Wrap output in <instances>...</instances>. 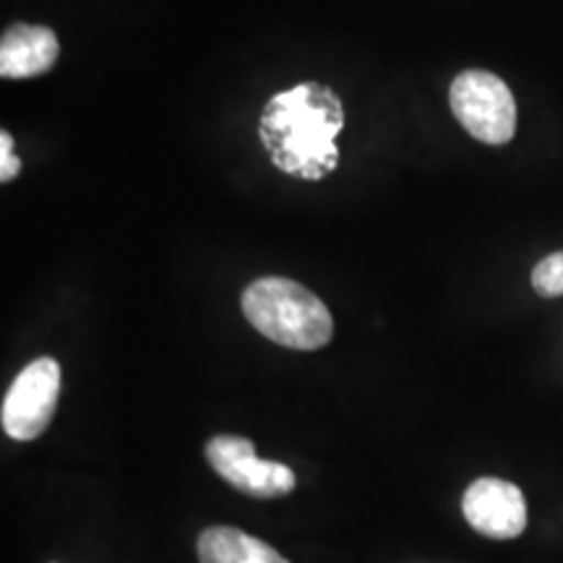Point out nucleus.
<instances>
[{
    "mask_svg": "<svg viewBox=\"0 0 563 563\" xmlns=\"http://www.w3.org/2000/svg\"><path fill=\"white\" fill-rule=\"evenodd\" d=\"M342 129L344 108L336 91L321 81H302L266 102L258 139L277 170L316 183L340 167Z\"/></svg>",
    "mask_w": 563,
    "mask_h": 563,
    "instance_id": "obj_1",
    "label": "nucleus"
},
{
    "mask_svg": "<svg viewBox=\"0 0 563 563\" xmlns=\"http://www.w3.org/2000/svg\"><path fill=\"white\" fill-rule=\"evenodd\" d=\"M243 313L258 334L290 350H321L332 342L334 319L321 298L285 277L251 282L243 292Z\"/></svg>",
    "mask_w": 563,
    "mask_h": 563,
    "instance_id": "obj_2",
    "label": "nucleus"
},
{
    "mask_svg": "<svg viewBox=\"0 0 563 563\" xmlns=\"http://www.w3.org/2000/svg\"><path fill=\"white\" fill-rule=\"evenodd\" d=\"M454 118L483 144H509L517 133V102L504 79L488 70H464L449 89Z\"/></svg>",
    "mask_w": 563,
    "mask_h": 563,
    "instance_id": "obj_3",
    "label": "nucleus"
},
{
    "mask_svg": "<svg viewBox=\"0 0 563 563\" xmlns=\"http://www.w3.org/2000/svg\"><path fill=\"white\" fill-rule=\"evenodd\" d=\"M60 394V365L40 357L19 373L3 399L0 422L13 441H34L51 426Z\"/></svg>",
    "mask_w": 563,
    "mask_h": 563,
    "instance_id": "obj_4",
    "label": "nucleus"
},
{
    "mask_svg": "<svg viewBox=\"0 0 563 563\" xmlns=\"http://www.w3.org/2000/svg\"><path fill=\"white\" fill-rule=\"evenodd\" d=\"M207 460L217 475L245 496L277 498L295 488L292 470L287 464L262 460L253 441L243 435H214L207 443Z\"/></svg>",
    "mask_w": 563,
    "mask_h": 563,
    "instance_id": "obj_5",
    "label": "nucleus"
},
{
    "mask_svg": "<svg viewBox=\"0 0 563 563\" xmlns=\"http://www.w3.org/2000/svg\"><path fill=\"white\" fill-rule=\"evenodd\" d=\"M462 511L473 530L493 540H514L527 527L522 490L498 477H481L470 485L462 498Z\"/></svg>",
    "mask_w": 563,
    "mask_h": 563,
    "instance_id": "obj_6",
    "label": "nucleus"
},
{
    "mask_svg": "<svg viewBox=\"0 0 563 563\" xmlns=\"http://www.w3.org/2000/svg\"><path fill=\"white\" fill-rule=\"evenodd\" d=\"M60 45L53 30L34 24H13L0 40V76L32 79L51 70L58 60Z\"/></svg>",
    "mask_w": 563,
    "mask_h": 563,
    "instance_id": "obj_7",
    "label": "nucleus"
},
{
    "mask_svg": "<svg viewBox=\"0 0 563 563\" xmlns=\"http://www.w3.org/2000/svg\"><path fill=\"white\" fill-rule=\"evenodd\" d=\"M201 563H290L285 555L235 527H209L196 543Z\"/></svg>",
    "mask_w": 563,
    "mask_h": 563,
    "instance_id": "obj_8",
    "label": "nucleus"
},
{
    "mask_svg": "<svg viewBox=\"0 0 563 563\" xmlns=\"http://www.w3.org/2000/svg\"><path fill=\"white\" fill-rule=\"evenodd\" d=\"M532 287L543 298H561L563 295V251L540 258L532 269Z\"/></svg>",
    "mask_w": 563,
    "mask_h": 563,
    "instance_id": "obj_9",
    "label": "nucleus"
},
{
    "mask_svg": "<svg viewBox=\"0 0 563 563\" xmlns=\"http://www.w3.org/2000/svg\"><path fill=\"white\" fill-rule=\"evenodd\" d=\"M21 173V159L13 157V139L9 131L0 133V180L11 183Z\"/></svg>",
    "mask_w": 563,
    "mask_h": 563,
    "instance_id": "obj_10",
    "label": "nucleus"
}]
</instances>
